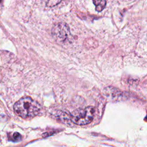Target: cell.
Segmentation results:
<instances>
[{
	"mask_svg": "<svg viewBox=\"0 0 147 147\" xmlns=\"http://www.w3.org/2000/svg\"><path fill=\"white\" fill-rule=\"evenodd\" d=\"M52 34L56 41L64 42L71 35L69 26L64 22L57 23L53 27Z\"/></svg>",
	"mask_w": 147,
	"mask_h": 147,
	"instance_id": "3957f363",
	"label": "cell"
},
{
	"mask_svg": "<svg viewBox=\"0 0 147 147\" xmlns=\"http://www.w3.org/2000/svg\"><path fill=\"white\" fill-rule=\"evenodd\" d=\"M9 139L14 142H18L21 140V135L17 132H15L9 137Z\"/></svg>",
	"mask_w": 147,
	"mask_h": 147,
	"instance_id": "5b68a950",
	"label": "cell"
},
{
	"mask_svg": "<svg viewBox=\"0 0 147 147\" xmlns=\"http://www.w3.org/2000/svg\"><path fill=\"white\" fill-rule=\"evenodd\" d=\"M93 3L95 6V10L98 11H102L106 5V1H93Z\"/></svg>",
	"mask_w": 147,
	"mask_h": 147,
	"instance_id": "277c9868",
	"label": "cell"
},
{
	"mask_svg": "<svg viewBox=\"0 0 147 147\" xmlns=\"http://www.w3.org/2000/svg\"><path fill=\"white\" fill-rule=\"evenodd\" d=\"M94 112V109L92 106H88L84 109H78L72 113L70 119L76 125H85L92 121Z\"/></svg>",
	"mask_w": 147,
	"mask_h": 147,
	"instance_id": "7a4b0ae2",
	"label": "cell"
},
{
	"mask_svg": "<svg viewBox=\"0 0 147 147\" xmlns=\"http://www.w3.org/2000/svg\"><path fill=\"white\" fill-rule=\"evenodd\" d=\"M15 113L22 118L36 116L41 110L40 104L29 96L21 98L13 106Z\"/></svg>",
	"mask_w": 147,
	"mask_h": 147,
	"instance_id": "6da1fadb",
	"label": "cell"
}]
</instances>
